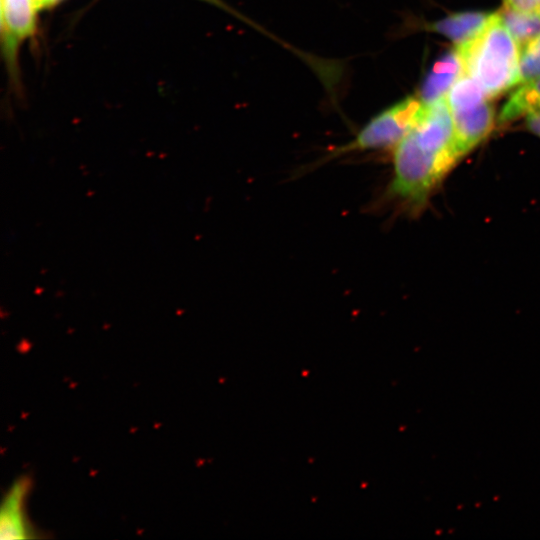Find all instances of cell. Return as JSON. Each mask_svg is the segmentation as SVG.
Returning <instances> with one entry per match:
<instances>
[{
    "instance_id": "obj_1",
    "label": "cell",
    "mask_w": 540,
    "mask_h": 540,
    "mask_svg": "<svg viewBox=\"0 0 540 540\" xmlns=\"http://www.w3.org/2000/svg\"><path fill=\"white\" fill-rule=\"evenodd\" d=\"M456 48L464 71L480 83L490 99L519 84V47L498 12L473 42Z\"/></svg>"
},
{
    "instance_id": "obj_2",
    "label": "cell",
    "mask_w": 540,
    "mask_h": 540,
    "mask_svg": "<svg viewBox=\"0 0 540 540\" xmlns=\"http://www.w3.org/2000/svg\"><path fill=\"white\" fill-rule=\"evenodd\" d=\"M456 162L452 154L420 142L409 132L394 148L389 192L409 207L421 208Z\"/></svg>"
},
{
    "instance_id": "obj_3",
    "label": "cell",
    "mask_w": 540,
    "mask_h": 540,
    "mask_svg": "<svg viewBox=\"0 0 540 540\" xmlns=\"http://www.w3.org/2000/svg\"><path fill=\"white\" fill-rule=\"evenodd\" d=\"M422 106L418 97H406L372 118L352 141L333 149L330 157L335 158L351 152L395 148L416 124Z\"/></svg>"
},
{
    "instance_id": "obj_4",
    "label": "cell",
    "mask_w": 540,
    "mask_h": 540,
    "mask_svg": "<svg viewBox=\"0 0 540 540\" xmlns=\"http://www.w3.org/2000/svg\"><path fill=\"white\" fill-rule=\"evenodd\" d=\"M34 0H1V48L11 78H17V54L20 45L37 29Z\"/></svg>"
},
{
    "instance_id": "obj_5",
    "label": "cell",
    "mask_w": 540,
    "mask_h": 540,
    "mask_svg": "<svg viewBox=\"0 0 540 540\" xmlns=\"http://www.w3.org/2000/svg\"><path fill=\"white\" fill-rule=\"evenodd\" d=\"M451 113L454 147L460 159L491 133L495 125V110L488 99L477 105L451 110Z\"/></svg>"
},
{
    "instance_id": "obj_6",
    "label": "cell",
    "mask_w": 540,
    "mask_h": 540,
    "mask_svg": "<svg viewBox=\"0 0 540 540\" xmlns=\"http://www.w3.org/2000/svg\"><path fill=\"white\" fill-rule=\"evenodd\" d=\"M27 477L19 478L6 493L1 505L0 532L2 539L32 537V528L26 514V500L30 491Z\"/></svg>"
},
{
    "instance_id": "obj_7",
    "label": "cell",
    "mask_w": 540,
    "mask_h": 540,
    "mask_svg": "<svg viewBox=\"0 0 540 540\" xmlns=\"http://www.w3.org/2000/svg\"><path fill=\"white\" fill-rule=\"evenodd\" d=\"M494 13L465 11L450 14L427 25L426 29L451 40L456 47L473 42L488 26Z\"/></svg>"
},
{
    "instance_id": "obj_8",
    "label": "cell",
    "mask_w": 540,
    "mask_h": 540,
    "mask_svg": "<svg viewBox=\"0 0 540 540\" xmlns=\"http://www.w3.org/2000/svg\"><path fill=\"white\" fill-rule=\"evenodd\" d=\"M463 71V60L455 47L435 62L423 81L418 98L423 104H430L445 97Z\"/></svg>"
},
{
    "instance_id": "obj_9",
    "label": "cell",
    "mask_w": 540,
    "mask_h": 540,
    "mask_svg": "<svg viewBox=\"0 0 540 540\" xmlns=\"http://www.w3.org/2000/svg\"><path fill=\"white\" fill-rule=\"evenodd\" d=\"M540 109V77L521 84L503 105L498 121L508 123Z\"/></svg>"
},
{
    "instance_id": "obj_10",
    "label": "cell",
    "mask_w": 540,
    "mask_h": 540,
    "mask_svg": "<svg viewBox=\"0 0 540 540\" xmlns=\"http://www.w3.org/2000/svg\"><path fill=\"white\" fill-rule=\"evenodd\" d=\"M498 15L518 47L521 48L540 35V16L503 7Z\"/></svg>"
},
{
    "instance_id": "obj_11",
    "label": "cell",
    "mask_w": 540,
    "mask_h": 540,
    "mask_svg": "<svg viewBox=\"0 0 540 540\" xmlns=\"http://www.w3.org/2000/svg\"><path fill=\"white\" fill-rule=\"evenodd\" d=\"M450 110L477 105L490 99L480 83L463 71L446 95Z\"/></svg>"
},
{
    "instance_id": "obj_12",
    "label": "cell",
    "mask_w": 540,
    "mask_h": 540,
    "mask_svg": "<svg viewBox=\"0 0 540 540\" xmlns=\"http://www.w3.org/2000/svg\"><path fill=\"white\" fill-rule=\"evenodd\" d=\"M540 77V35L519 48V84Z\"/></svg>"
},
{
    "instance_id": "obj_13",
    "label": "cell",
    "mask_w": 540,
    "mask_h": 540,
    "mask_svg": "<svg viewBox=\"0 0 540 540\" xmlns=\"http://www.w3.org/2000/svg\"><path fill=\"white\" fill-rule=\"evenodd\" d=\"M503 2L505 7L520 12L537 14L540 9V0H503Z\"/></svg>"
},
{
    "instance_id": "obj_14",
    "label": "cell",
    "mask_w": 540,
    "mask_h": 540,
    "mask_svg": "<svg viewBox=\"0 0 540 540\" xmlns=\"http://www.w3.org/2000/svg\"><path fill=\"white\" fill-rule=\"evenodd\" d=\"M523 118L527 129L540 137V109L526 114Z\"/></svg>"
},
{
    "instance_id": "obj_15",
    "label": "cell",
    "mask_w": 540,
    "mask_h": 540,
    "mask_svg": "<svg viewBox=\"0 0 540 540\" xmlns=\"http://www.w3.org/2000/svg\"><path fill=\"white\" fill-rule=\"evenodd\" d=\"M38 9L49 8L55 5V0H34Z\"/></svg>"
},
{
    "instance_id": "obj_16",
    "label": "cell",
    "mask_w": 540,
    "mask_h": 540,
    "mask_svg": "<svg viewBox=\"0 0 540 540\" xmlns=\"http://www.w3.org/2000/svg\"><path fill=\"white\" fill-rule=\"evenodd\" d=\"M204 1L210 2L220 7H225V5H223V3L220 0H204Z\"/></svg>"
},
{
    "instance_id": "obj_17",
    "label": "cell",
    "mask_w": 540,
    "mask_h": 540,
    "mask_svg": "<svg viewBox=\"0 0 540 540\" xmlns=\"http://www.w3.org/2000/svg\"><path fill=\"white\" fill-rule=\"evenodd\" d=\"M62 0H55V5L58 4Z\"/></svg>"
}]
</instances>
